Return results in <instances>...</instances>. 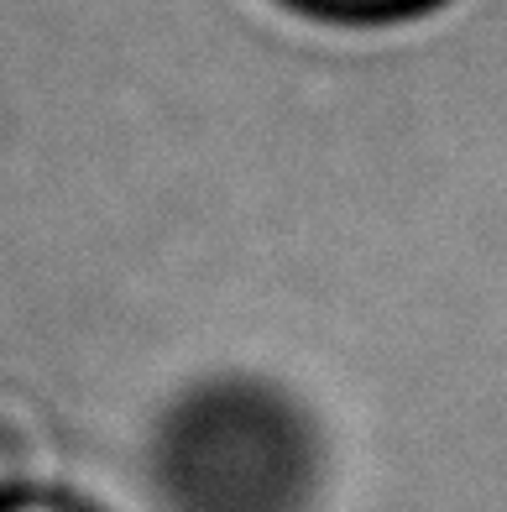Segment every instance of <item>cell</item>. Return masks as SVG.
<instances>
[{"label": "cell", "instance_id": "6da1fadb", "mask_svg": "<svg viewBox=\"0 0 507 512\" xmlns=\"http://www.w3.org/2000/svg\"><path fill=\"white\" fill-rule=\"evenodd\" d=\"M314 11H335V16H403V11H424L434 0H304Z\"/></svg>", "mask_w": 507, "mask_h": 512}, {"label": "cell", "instance_id": "7a4b0ae2", "mask_svg": "<svg viewBox=\"0 0 507 512\" xmlns=\"http://www.w3.org/2000/svg\"><path fill=\"white\" fill-rule=\"evenodd\" d=\"M0 512H84V507L63 502V497H27V502H6Z\"/></svg>", "mask_w": 507, "mask_h": 512}]
</instances>
